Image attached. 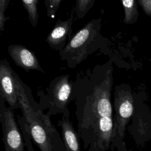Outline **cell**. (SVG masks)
Here are the masks:
<instances>
[{"label":"cell","mask_w":151,"mask_h":151,"mask_svg":"<svg viewBox=\"0 0 151 151\" xmlns=\"http://www.w3.org/2000/svg\"><path fill=\"white\" fill-rule=\"evenodd\" d=\"M113 67L111 60L78 74L73 92L77 134L84 151H109L113 133L111 93Z\"/></svg>","instance_id":"1"},{"label":"cell","mask_w":151,"mask_h":151,"mask_svg":"<svg viewBox=\"0 0 151 151\" xmlns=\"http://www.w3.org/2000/svg\"><path fill=\"white\" fill-rule=\"evenodd\" d=\"M20 109L31 139L40 151H65L62 137L49 116L36 102L31 91L16 73Z\"/></svg>","instance_id":"2"},{"label":"cell","mask_w":151,"mask_h":151,"mask_svg":"<svg viewBox=\"0 0 151 151\" xmlns=\"http://www.w3.org/2000/svg\"><path fill=\"white\" fill-rule=\"evenodd\" d=\"M101 18L93 19L80 29L59 51L62 61L74 68L104 45L106 38L101 34Z\"/></svg>","instance_id":"3"},{"label":"cell","mask_w":151,"mask_h":151,"mask_svg":"<svg viewBox=\"0 0 151 151\" xmlns=\"http://www.w3.org/2000/svg\"><path fill=\"white\" fill-rule=\"evenodd\" d=\"M114 115L113 117V127L110 150L111 151H127L124 142L125 131L134 110V99L130 89L126 86L115 87L113 107Z\"/></svg>","instance_id":"4"},{"label":"cell","mask_w":151,"mask_h":151,"mask_svg":"<svg viewBox=\"0 0 151 151\" xmlns=\"http://www.w3.org/2000/svg\"><path fill=\"white\" fill-rule=\"evenodd\" d=\"M74 81L69 80V75L64 74L55 77L47 88V93H38V104L44 110H48L49 116L63 114L67 105L72 100Z\"/></svg>","instance_id":"5"},{"label":"cell","mask_w":151,"mask_h":151,"mask_svg":"<svg viewBox=\"0 0 151 151\" xmlns=\"http://www.w3.org/2000/svg\"><path fill=\"white\" fill-rule=\"evenodd\" d=\"M6 101L0 97V122L2 140L5 151H25L24 141L16 122L14 110L7 107Z\"/></svg>","instance_id":"6"},{"label":"cell","mask_w":151,"mask_h":151,"mask_svg":"<svg viewBox=\"0 0 151 151\" xmlns=\"http://www.w3.org/2000/svg\"><path fill=\"white\" fill-rule=\"evenodd\" d=\"M16 73L12 70L6 58L0 61V97L7 103L12 110L20 109L18 99Z\"/></svg>","instance_id":"7"},{"label":"cell","mask_w":151,"mask_h":151,"mask_svg":"<svg viewBox=\"0 0 151 151\" xmlns=\"http://www.w3.org/2000/svg\"><path fill=\"white\" fill-rule=\"evenodd\" d=\"M76 18L73 8L68 19L64 21L58 19L56 22L45 40L51 48L59 52L65 47L72 38V27Z\"/></svg>","instance_id":"8"},{"label":"cell","mask_w":151,"mask_h":151,"mask_svg":"<svg viewBox=\"0 0 151 151\" xmlns=\"http://www.w3.org/2000/svg\"><path fill=\"white\" fill-rule=\"evenodd\" d=\"M8 52L15 64L27 72L37 70L44 73L35 54L25 47L19 44L11 45L8 47Z\"/></svg>","instance_id":"9"},{"label":"cell","mask_w":151,"mask_h":151,"mask_svg":"<svg viewBox=\"0 0 151 151\" xmlns=\"http://www.w3.org/2000/svg\"><path fill=\"white\" fill-rule=\"evenodd\" d=\"M58 126L61 129V137L65 151H81L80 139L70 120L68 109L62 114L61 119L58 121Z\"/></svg>","instance_id":"10"},{"label":"cell","mask_w":151,"mask_h":151,"mask_svg":"<svg viewBox=\"0 0 151 151\" xmlns=\"http://www.w3.org/2000/svg\"><path fill=\"white\" fill-rule=\"evenodd\" d=\"M120 1L124 12V23L131 24L135 22L139 16L136 0H120Z\"/></svg>","instance_id":"11"},{"label":"cell","mask_w":151,"mask_h":151,"mask_svg":"<svg viewBox=\"0 0 151 151\" xmlns=\"http://www.w3.org/2000/svg\"><path fill=\"white\" fill-rule=\"evenodd\" d=\"M27 12L29 21L32 27H35L38 24L39 15L38 10V0H21Z\"/></svg>","instance_id":"12"},{"label":"cell","mask_w":151,"mask_h":151,"mask_svg":"<svg viewBox=\"0 0 151 151\" xmlns=\"http://www.w3.org/2000/svg\"><path fill=\"white\" fill-rule=\"evenodd\" d=\"M96 0H76L74 12L78 19L83 18L93 6Z\"/></svg>","instance_id":"13"},{"label":"cell","mask_w":151,"mask_h":151,"mask_svg":"<svg viewBox=\"0 0 151 151\" xmlns=\"http://www.w3.org/2000/svg\"><path fill=\"white\" fill-rule=\"evenodd\" d=\"M18 124L20 127V129L22 132V137L24 139V144L25 146L26 147L27 151H35L32 140H31V137L29 132V130L28 128V126L23 117V116L19 117L18 119Z\"/></svg>","instance_id":"14"},{"label":"cell","mask_w":151,"mask_h":151,"mask_svg":"<svg viewBox=\"0 0 151 151\" xmlns=\"http://www.w3.org/2000/svg\"><path fill=\"white\" fill-rule=\"evenodd\" d=\"M63 0H44L47 15L50 18H54Z\"/></svg>","instance_id":"15"},{"label":"cell","mask_w":151,"mask_h":151,"mask_svg":"<svg viewBox=\"0 0 151 151\" xmlns=\"http://www.w3.org/2000/svg\"><path fill=\"white\" fill-rule=\"evenodd\" d=\"M9 0H0V31L1 34L5 29V24L9 17L5 16V12L8 6Z\"/></svg>","instance_id":"16"},{"label":"cell","mask_w":151,"mask_h":151,"mask_svg":"<svg viewBox=\"0 0 151 151\" xmlns=\"http://www.w3.org/2000/svg\"><path fill=\"white\" fill-rule=\"evenodd\" d=\"M138 2L143 11L148 15H151V0H138Z\"/></svg>","instance_id":"17"}]
</instances>
